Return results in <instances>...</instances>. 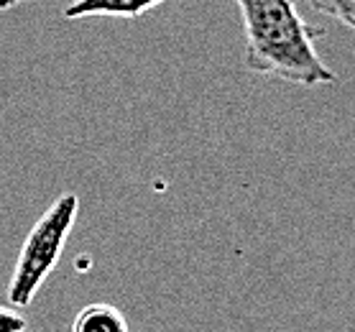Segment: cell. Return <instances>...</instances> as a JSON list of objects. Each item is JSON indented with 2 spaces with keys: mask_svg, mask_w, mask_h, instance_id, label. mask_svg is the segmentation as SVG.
I'll return each mask as SVG.
<instances>
[{
  "mask_svg": "<svg viewBox=\"0 0 355 332\" xmlns=\"http://www.w3.org/2000/svg\"><path fill=\"white\" fill-rule=\"evenodd\" d=\"M69 332H128V320L113 304L92 302L74 315Z\"/></svg>",
  "mask_w": 355,
  "mask_h": 332,
  "instance_id": "obj_4",
  "label": "cell"
},
{
  "mask_svg": "<svg viewBox=\"0 0 355 332\" xmlns=\"http://www.w3.org/2000/svg\"><path fill=\"white\" fill-rule=\"evenodd\" d=\"M166 0H72L64 8L62 16L67 21L77 18H92V16H107V18H138L148 10L159 8Z\"/></svg>",
  "mask_w": 355,
  "mask_h": 332,
  "instance_id": "obj_3",
  "label": "cell"
},
{
  "mask_svg": "<svg viewBox=\"0 0 355 332\" xmlns=\"http://www.w3.org/2000/svg\"><path fill=\"white\" fill-rule=\"evenodd\" d=\"M0 332H28V320L16 307L0 304Z\"/></svg>",
  "mask_w": 355,
  "mask_h": 332,
  "instance_id": "obj_6",
  "label": "cell"
},
{
  "mask_svg": "<svg viewBox=\"0 0 355 332\" xmlns=\"http://www.w3.org/2000/svg\"><path fill=\"white\" fill-rule=\"evenodd\" d=\"M77 215H80V197L74 192H64L36 220V225L26 235L18 251L8 283V302L13 307H28L39 294L41 283L57 268L67 238L77 222Z\"/></svg>",
  "mask_w": 355,
  "mask_h": 332,
  "instance_id": "obj_2",
  "label": "cell"
},
{
  "mask_svg": "<svg viewBox=\"0 0 355 332\" xmlns=\"http://www.w3.org/2000/svg\"><path fill=\"white\" fill-rule=\"evenodd\" d=\"M24 3H28V0H0V13L18 8V6H24Z\"/></svg>",
  "mask_w": 355,
  "mask_h": 332,
  "instance_id": "obj_7",
  "label": "cell"
},
{
  "mask_svg": "<svg viewBox=\"0 0 355 332\" xmlns=\"http://www.w3.org/2000/svg\"><path fill=\"white\" fill-rule=\"evenodd\" d=\"M31 332H41V330H31Z\"/></svg>",
  "mask_w": 355,
  "mask_h": 332,
  "instance_id": "obj_8",
  "label": "cell"
},
{
  "mask_svg": "<svg viewBox=\"0 0 355 332\" xmlns=\"http://www.w3.org/2000/svg\"><path fill=\"white\" fill-rule=\"evenodd\" d=\"M294 3H304L317 13L332 16L335 21L355 31V0H294Z\"/></svg>",
  "mask_w": 355,
  "mask_h": 332,
  "instance_id": "obj_5",
  "label": "cell"
},
{
  "mask_svg": "<svg viewBox=\"0 0 355 332\" xmlns=\"http://www.w3.org/2000/svg\"><path fill=\"white\" fill-rule=\"evenodd\" d=\"M245 31V59L250 72L294 85H332L335 72L315 49L322 28L309 26L294 0H235Z\"/></svg>",
  "mask_w": 355,
  "mask_h": 332,
  "instance_id": "obj_1",
  "label": "cell"
}]
</instances>
